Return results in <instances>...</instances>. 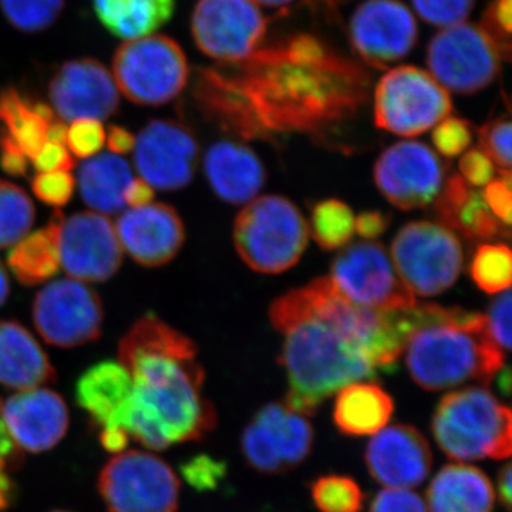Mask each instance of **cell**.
I'll use <instances>...</instances> for the list:
<instances>
[{
  "label": "cell",
  "instance_id": "obj_1",
  "mask_svg": "<svg viewBox=\"0 0 512 512\" xmlns=\"http://www.w3.org/2000/svg\"><path fill=\"white\" fill-rule=\"evenodd\" d=\"M232 73L205 70L195 97L225 130L245 138L312 133L357 109L366 80L311 37L256 50Z\"/></svg>",
  "mask_w": 512,
  "mask_h": 512
},
{
  "label": "cell",
  "instance_id": "obj_2",
  "mask_svg": "<svg viewBox=\"0 0 512 512\" xmlns=\"http://www.w3.org/2000/svg\"><path fill=\"white\" fill-rule=\"evenodd\" d=\"M195 356V343L154 313L127 330L119 362L133 382L124 421L130 439L164 450L214 430L217 413L202 394L205 375Z\"/></svg>",
  "mask_w": 512,
  "mask_h": 512
},
{
  "label": "cell",
  "instance_id": "obj_3",
  "mask_svg": "<svg viewBox=\"0 0 512 512\" xmlns=\"http://www.w3.org/2000/svg\"><path fill=\"white\" fill-rule=\"evenodd\" d=\"M269 319L284 336L285 404L293 412L311 416L343 387L373 379L379 372L362 349L309 308L299 288L272 303Z\"/></svg>",
  "mask_w": 512,
  "mask_h": 512
},
{
  "label": "cell",
  "instance_id": "obj_4",
  "mask_svg": "<svg viewBox=\"0 0 512 512\" xmlns=\"http://www.w3.org/2000/svg\"><path fill=\"white\" fill-rule=\"evenodd\" d=\"M414 315L416 326L404 350L410 376L421 389L490 383L503 369L505 353L488 335L484 315L437 305H416Z\"/></svg>",
  "mask_w": 512,
  "mask_h": 512
},
{
  "label": "cell",
  "instance_id": "obj_5",
  "mask_svg": "<svg viewBox=\"0 0 512 512\" xmlns=\"http://www.w3.org/2000/svg\"><path fill=\"white\" fill-rule=\"evenodd\" d=\"M511 410L483 387L448 393L434 412L433 436L451 460L511 456Z\"/></svg>",
  "mask_w": 512,
  "mask_h": 512
},
{
  "label": "cell",
  "instance_id": "obj_6",
  "mask_svg": "<svg viewBox=\"0 0 512 512\" xmlns=\"http://www.w3.org/2000/svg\"><path fill=\"white\" fill-rule=\"evenodd\" d=\"M308 238L309 227L301 211L278 195L248 202L235 221L238 255L259 274H281L298 264Z\"/></svg>",
  "mask_w": 512,
  "mask_h": 512
},
{
  "label": "cell",
  "instance_id": "obj_7",
  "mask_svg": "<svg viewBox=\"0 0 512 512\" xmlns=\"http://www.w3.org/2000/svg\"><path fill=\"white\" fill-rule=\"evenodd\" d=\"M188 73L187 57L167 36L127 40L113 60L117 89L140 106H163L174 100L187 86Z\"/></svg>",
  "mask_w": 512,
  "mask_h": 512
},
{
  "label": "cell",
  "instance_id": "obj_8",
  "mask_svg": "<svg viewBox=\"0 0 512 512\" xmlns=\"http://www.w3.org/2000/svg\"><path fill=\"white\" fill-rule=\"evenodd\" d=\"M394 268L413 295L436 296L451 288L463 271L460 239L436 222L404 225L392 244Z\"/></svg>",
  "mask_w": 512,
  "mask_h": 512
},
{
  "label": "cell",
  "instance_id": "obj_9",
  "mask_svg": "<svg viewBox=\"0 0 512 512\" xmlns=\"http://www.w3.org/2000/svg\"><path fill=\"white\" fill-rule=\"evenodd\" d=\"M99 493L109 512H177L180 480L160 457L130 450L107 461Z\"/></svg>",
  "mask_w": 512,
  "mask_h": 512
},
{
  "label": "cell",
  "instance_id": "obj_10",
  "mask_svg": "<svg viewBox=\"0 0 512 512\" xmlns=\"http://www.w3.org/2000/svg\"><path fill=\"white\" fill-rule=\"evenodd\" d=\"M451 109L447 90L414 66L390 70L376 87L377 127L397 136H420L447 119Z\"/></svg>",
  "mask_w": 512,
  "mask_h": 512
},
{
  "label": "cell",
  "instance_id": "obj_11",
  "mask_svg": "<svg viewBox=\"0 0 512 512\" xmlns=\"http://www.w3.org/2000/svg\"><path fill=\"white\" fill-rule=\"evenodd\" d=\"M329 279L350 302L372 311L403 312L416 306L392 258L377 242H356L343 249L333 261Z\"/></svg>",
  "mask_w": 512,
  "mask_h": 512
},
{
  "label": "cell",
  "instance_id": "obj_12",
  "mask_svg": "<svg viewBox=\"0 0 512 512\" xmlns=\"http://www.w3.org/2000/svg\"><path fill=\"white\" fill-rule=\"evenodd\" d=\"M37 333L57 348H77L100 338L104 308L99 293L73 278L50 282L33 302Z\"/></svg>",
  "mask_w": 512,
  "mask_h": 512
},
{
  "label": "cell",
  "instance_id": "obj_13",
  "mask_svg": "<svg viewBox=\"0 0 512 512\" xmlns=\"http://www.w3.org/2000/svg\"><path fill=\"white\" fill-rule=\"evenodd\" d=\"M500 50L481 26L460 23L441 30L427 50L431 76L451 92L471 94L493 83Z\"/></svg>",
  "mask_w": 512,
  "mask_h": 512
},
{
  "label": "cell",
  "instance_id": "obj_14",
  "mask_svg": "<svg viewBox=\"0 0 512 512\" xmlns=\"http://www.w3.org/2000/svg\"><path fill=\"white\" fill-rule=\"evenodd\" d=\"M313 437L308 417L285 403H269L245 427L241 450L249 467L259 473L282 474L309 457Z\"/></svg>",
  "mask_w": 512,
  "mask_h": 512
},
{
  "label": "cell",
  "instance_id": "obj_15",
  "mask_svg": "<svg viewBox=\"0 0 512 512\" xmlns=\"http://www.w3.org/2000/svg\"><path fill=\"white\" fill-rule=\"evenodd\" d=\"M266 26L264 13L254 0H200L191 28L202 53L235 64L254 55Z\"/></svg>",
  "mask_w": 512,
  "mask_h": 512
},
{
  "label": "cell",
  "instance_id": "obj_16",
  "mask_svg": "<svg viewBox=\"0 0 512 512\" xmlns=\"http://www.w3.org/2000/svg\"><path fill=\"white\" fill-rule=\"evenodd\" d=\"M123 252L116 225L107 215L77 212L60 222V266L76 281H109L123 264Z\"/></svg>",
  "mask_w": 512,
  "mask_h": 512
},
{
  "label": "cell",
  "instance_id": "obj_17",
  "mask_svg": "<svg viewBox=\"0 0 512 512\" xmlns=\"http://www.w3.org/2000/svg\"><path fill=\"white\" fill-rule=\"evenodd\" d=\"M446 167L426 144L403 141L387 148L375 165L384 198L403 211L427 207L439 197Z\"/></svg>",
  "mask_w": 512,
  "mask_h": 512
},
{
  "label": "cell",
  "instance_id": "obj_18",
  "mask_svg": "<svg viewBox=\"0 0 512 512\" xmlns=\"http://www.w3.org/2000/svg\"><path fill=\"white\" fill-rule=\"evenodd\" d=\"M134 164L141 178L157 190H181L197 170L200 146L183 124L153 120L136 137Z\"/></svg>",
  "mask_w": 512,
  "mask_h": 512
},
{
  "label": "cell",
  "instance_id": "obj_19",
  "mask_svg": "<svg viewBox=\"0 0 512 512\" xmlns=\"http://www.w3.org/2000/svg\"><path fill=\"white\" fill-rule=\"evenodd\" d=\"M49 99L63 121L107 120L117 113L120 92L114 77L93 59L64 63L49 84Z\"/></svg>",
  "mask_w": 512,
  "mask_h": 512
},
{
  "label": "cell",
  "instance_id": "obj_20",
  "mask_svg": "<svg viewBox=\"0 0 512 512\" xmlns=\"http://www.w3.org/2000/svg\"><path fill=\"white\" fill-rule=\"evenodd\" d=\"M131 390L130 373L114 360H104L89 367L77 380V404L100 430L101 444L110 453H123L130 440L124 431V421Z\"/></svg>",
  "mask_w": 512,
  "mask_h": 512
},
{
  "label": "cell",
  "instance_id": "obj_21",
  "mask_svg": "<svg viewBox=\"0 0 512 512\" xmlns=\"http://www.w3.org/2000/svg\"><path fill=\"white\" fill-rule=\"evenodd\" d=\"M350 40L367 63L386 67L409 55L416 45V19L399 0H369L353 15Z\"/></svg>",
  "mask_w": 512,
  "mask_h": 512
},
{
  "label": "cell",
  "instance_id": "obj_22",
  "mask_svg": "<svg viewBox=\"0 0 512 512\" xmlns=\"http://www.w3.org/2000/svg\"><path fill=\"white\" fill-rule=\"evenodd\" d=\"M0 419L16 446L43 453L62 441L69 429V410L53 390H20L0 403Z\"/></svg>",
  "mask_w": 512,
  "mask_h": 512
},
{
  "label": "cell",
  "instance_id": "obj_23",
  "mask_svg": "<svg viewBox=\"0 0 512 512\" xmlns=\"http://www.w3.org/2000/svg\"><path fill=\"white\" fill-rule=\"evenodd\" d=\"M433 454L429 441L407 424L384 427L366 450V466L377 483L409 490L429 477Z\"/></svg>",
  "mask_w": 512,
  "mask_h": 512
},
{
  "label": "cell",
  "instance_id": "obj_24",
  "mask_svg": "<svg viewBox=\"0 0 512 512\" xmlns=\"http://www.w3.org/2000/svg\"><path fill=\"white\" fill-rule=\"evenodd\" d=\"M116 231L123 251L148 268L173 261L185 242L180 215L163 202L124 211L117 220Z\"/></svg>",
  "mask_w": 512,
  "mask_h": 512
},
{
  "label": "cell",
  "instance_id": "obj_25",
  "mask_svg": "<svg viewBox=\"0 0 512 512\" xmlns=\"http://www.w3.org/2000/svg\"><path fill=\"white\" fill-rule=\"evenodd\" d=\"M204 165L212 190L229 204H248L264 187V165L254 151L234 141L212 144Z\"/></svg>",
  "mask_w": 512,
  "mask_h": 512
},
{
  "label": "cell",
  "instance_id": "obj_26",
  "mask_svg": "<svg viewBox=\"0 0 512 512\" xmlns=\"http://www.w3.org/2000/svg\"><path fill=\"white\" fill-rule=\"evenodd\" d=\"M55 380V367L35 336L16 320L0 319V384L28 390Z\"/></svg>",
  "mask_w": 512,
  "mask_h": 512
},
{
  "label": "cell",
  "instance_id": "obj_27",
  "mask_svg": "<svg viewBox=\"0 0 512 512\" xmlns=\"http://www.w3.org/2000/svg\"><path fill=\"white\" fill-rule=\"evenodd\" d=\"M494 485L480 468L450 464L441 468L427 488L430 512H493Z\"/></svg>",
  "mask_w": 512,
  "mask_h": 512
},
{
  "label": "cell",
  "instance_id": "obj_28",
  "mask_svg": "<svg viewBox=\"0 0 512 512\" xmlns=\"http://www.w3.org/2000/svg\"><path fill=\"white\" fill-rule=\"evenodd\" d=\"M441 225L470 239H491L505 228L484 200L483 192L468 185L460 175H451L436 198ZM508 229V228H505Z\"/></svg>",
  "mask_w": 512,
  "mask_h": 512
},
{
  "label": "cell",
  "instance_id": "obj_29",
  "mask_svg": "<svg viewBox=\"0 0 512 512\" xmlns=\"http://www.w3.org/2000/svg\"><path fill=\"white\" fill-rule=\"evenodd\" d=\"M393 410L392 397L379 384L356 382L338 392L333 420L346 436H375L387 426Z\"/></svg>",
  "mask_w": 512,
  "mask_h": 512
},
{
  "label": "cell",
  "instance_id": "obj_30",
  "mask_svg": "<svg viewBox=\"0 0 512 512\" xmlns=\"http://www.w3.org/2000/svg\"><path fill=\"white\" fill-rule=\"evenodd\" d=\"M131 180L130 164L121 156L107 153L84 161L77 184L84 204L99 214L114 215L124 208V192Z\"/></svg>",
  "mask_w": 512,
  "mask_h": 512
},
{
  "label": "cell",
  "instance_id": "obj_31",
  "mask_svg": "<svg viewBox=\"0 0 512 512\" xmlns=\"http://www.w3.org/2000/svg\"><path fill=\"white\" fill-rule=\"evenodd\" d=\"M62 220V212L56 211L46 227L29 232L10 249L8 266L20 284H46L59 271V232Z\"/></svg>",
  "mask_w": 512,
  "mask_h": 512
},
{
  "label": "cell",
  "instance_id": "obj_32",
  "mask_svg": "<svg viewBox=\"0 0 512 512\" xmlns=\"http://www.w3.org/2000/svg\"><path fill=\"white\" fill-rule=\"evenodd\" d=\"M100 22L121 39L153 35L173 16L175 0H93Z\"/></svg>",
  "mask_w": 512,
  "mask_h": 512
},
{
  "label": "cell",
  "instance_id": "obj_33",
  "mask_svg": "<svg viewBox=\"0 0 512 512\" xmlns=\"http://www.w3.org/2000/svg\"><path fill=\"white\" fill-rule=\"evenodd\" d=\"M56 119L52 107L28 99L13 87L0 93V121L5 124L3 130L29 160L46 143L47 130Z\"/></svg>",
  "mask_w": 512,
  "mask_h": 512
},
{
  "label": "cell",
  "instance_id": "obj_34",
  "mask_svg": "<svg viewBox=\"0 0 512 512\" xmlns=\"http://www.w3.org/2000/svg\"><path fill=\"white\" fill-rule=\"evenodd\" d=\"M35 220L36 208L28 192L0 178V249L26 237Z\"/></svg>",
  "mask_w": 512,
  "mask_h": 512
},
{
  "label": "cell",
  "instance_id": "obj_35",
  "mask_svg": "<svg viewBox=\"0 0 512 512\" xmlns=\"http://www.w3.org/2000/svg\"><path fill=\"white\" fill-rule=\"evenodd\" d=\"M355 220L349 205L339 200L316 204L312 212V237L326 251L345 247L355 234Z\"/></svg>",
  "mask_w": 512,
  "mask_h": 512
},
{
  "label": "cell",
  "instance_id": "obj_36",
  "mask_svg": "<svg viewBox=\"0 0 512 512\" xmlns=\"http://www.w3.org/2000/svg\"><path fill=\"white\" fill-rule=\"evenodd\" d=\"M471 278L481 291L501 293L510 289L511 249L505 244H483L477 248L470 266Z\"/></svg>",
  "mask_w": 512,
  "mask_h": 512
},
{
  "label": "cell",
  "instance_id": "obj_37",
  "mask_svg": "<svg viewBox=\"0 0 512 512\" xmlns=\"http://www.w3.org/2000/svg\"><path fill=\"white\" fill-rule=\"evenodd\" d=\"M313 504L320 512H360L363 494L355 480L346 476H323L311 484Z\"/></svg>",
  "mask_w": 512,
  "mask_h": 512
},
{
  "label": "cell",
  "instance_id": "obj_38",
  "mask_svg": "<svg viewBox=\"0 0 512 512\" xmlns=\"http://www.w3.org/2000/svg\"><path fill=\"white\" fill-rule=\"evenodd\" d=\"M3 13L15 28L39 32L49 28L62 12L64 0H0Z\"/></svg>",
  "mask_w": 512,
  "mask_h": 512
},
{
  "label": "cell",
  "instance_id": "obj_39",
  "mask_svg": "<svg viewBox=\"0 0 512 512\" xmlns=\"http://www.w3.org/2000/svg\"><path fill=\"white\" fill-rule=\"evenodd\" d=\"M104 144L106 130L99 120L79 119L67 126L66 147L74 158L89 160L100 154Z\"/></svg>",
  "mask_w": 512,
  "mask_h": 512
},
{
  "label": "cell",
  "instance_id": "obj_40",
  "mask_svg": "<svg viewBox=\"0 0 512 512\" xmlns=\"http://www.w3.org/2000/svg\"><path fill=\"white\" fill-rule=\"evenodd\" d=\"M417 13L440 28L460 25L470 15L474 0H412Z\"/></svg>",
  "mask_w": 512,
  "mask_h": 512
},
{
  "label": "cell",
  "instance_id": "obj_41",
  "mask_svg": "<svg viewBox=\"0 0 512 512\" xmlns=\"http://www.w3.org/2000/svg\"><path fill=\"white\" fill-rule=\"evenodd\" d=\"M35 197L49 207L60 208L72 201L76 180L70 171L37 173L32 181Z\"/></svg>",
  "mask_w": 512,
  "mask_h": 512
},
{
  "label": "cell",
  "instance_id": "obj_42",
  "mask_svg": "<svg viewBox=\"0 0 512 512\" xmlns=\"http://www.w3.org/2000/svg\"><path fill=\"white\" fill-rule=\"evenodd\" d=\"M481 150L501 170H511V121L500 117L480 130Z\"/></svg>",
  "mask_w": 512,
  "mask_h": 512
},
{
  "label": "cell",
  "instance_id": "obj_43",
  "mask_svg": "<svg viewBox=\"0 0 512 512\" xmlns=\"http://www.w3.org/2000/svg\"><path fill=\"white\" fill-rule=\"evenodd\" d=\"M473 131L466 120L444 119L433 131L434 147L441 156L454 158L463 154L470 147Z\"/></svg>",
  "mask_w": 512,
  "mask_h": 512
},
{
  "label": "cell",
  "instance_id": "obj_44",
  "mask_svg": "<svg viewBox=\"0 0 512 512\" xmlns=\"http://www.w3.org/2000/svg\"><path fill=\"white\" fill-rule=\"evenodd\" d=\"M185 480L198 491L217 490L221 481L227 477V466L211 456L192 457L181 467Z\"/></svg>",
  "mask_w": 512,
  "mask_h": 512
},
{
  "label": "cell",
  "instance_id": "obj_45",
  "mask_svg": "<svg viewBox=\"0 0 512 512\" xmlns=\"http://www.w3.org/2000/svg\"><path fill=\"white\" fill-rule=\"evenodd\" d=\"M512 0H494L485 13L484 32L493 39L501 55L511 52Z\"/></svg>",
  "mask_w": 512,
  "mask_h": 512
},
{
  "label": "cell",
  "instance_id": "obj_46",
  "mask_svg": "<svg viewBox=\"0 0 512 512\" xmlns=\"http://www.w3.org/2000/svg\"><path fill=\"white\" fill-rule=\"evenodd\" d=\"M485 318L488 335L505 355L511 349V291L501 292L491 303Z\"/></svg>",
  "mask_w": 512,
  "mask_h": 512
},
{
  "label": "cell",
  "instance_id": "obj_47",
  "mask_svg": "<svg viewBox=\"0 0 512 512\" xmlns=\"http://www.w3.org/2000/svg\"><path fill=\"white\" fill-rule=\"evenodd\" d=\"M511 170H501L500 175L485 185L483 195L488 208L505 228L511 225L512 208Z\"/></svg>",
  "mask_w": 512,
  "mask_h": 512
},
{
  "label": "cell",
  "instance_id": "obj_48",
  "mask_svg": "<svg viewBox=\"0 0 512 512\" xmlns=\"http://www.w3.org/2000/svg\"><path fill=\"white\" fill-rule=\"evenodd\" d=\"M369 512H430L423 498L413 491L389 488L380 491Z\"/></svg>",
  "mask_w": 512,
  "mask_h": 512
},
{
  "label": "cell",
  "instance_id": "obj_49",
  "mask_svg": "<svg viewBox=\"0 0 512 512\" xmlns=\"http://www.w3.org/2000/svg\"><path fill=\"white\" fill-rule=\"evenodd\" d=\"M460 177L471 187H485L494 180L495 167L481 148L467 151L460 160Z\"/></svg>",
  "mask_w": 512,
  "mask_h": 512
},
{
  "label": "cell",
  "instance_id": "obj_50",
  "mask_svg": "<svg viewBox=\"0 0 512 512\" xmlns=\"http://www.w3.org/2000/svg\"><path fill=\"white\" fill-rule=\"evenodd\" d=\"M30 161L39 173L70 171L76 165V158L72 156L69 148L64 144L52 143V141H46Z\"/></svg>",
  "mask_w": 512,
  "mask_h": 512
},
{
  "label": "cell",
  "instance_id": "obj_51",
  "mask_svg": "<svg viewBox=\"0 0 512 512\" xmlns=\"http://www.w3.org/2000/svg\"><path fill=\"white\" fill-rule=\"evenodd\" d=\"M29 157L5 130H0V168L10 177H26L29 173Z\"/></svg>",
  "mask_w": 512,
  "mask_h": 512
},
{
  "label": "cell",
  "instance_id": "obj_52",
  "mask_svg": "<svg viewBox=\"0 0 512 512\" xmlns=\"http://www.w3.org/2000/svg\"><path fill=\"white\" fill-rule=\"evenodd\" d=\"M390 217L380 211H367L355 220V231L365 239H376L389 228Z\"/></svg>",
  "mask_w": 512,
  "mask_h": 512
},
{
  "label": "cell",
  "instance_id": "obj_53",
  "mask_svg": "<svg viewBox=\"0 0 512 512\" xmlns=\"http://www.w3.org/2000/svg\"><path fill=\"white\" fill-rule=\"evenodd\" d=\"M154 188L143 178H133L124 192V205L130 208L146 207L153 204Z\"/></svg>",
  "mask_w": 512,
  "mask_h": 512
},
{
  "label": "cell",
  "instance_id": "obj_54",
  "mask_svg": "<svg viewBox=\"0 0 512 512\" xmlns=\"http://www.w3.org/2000/svg\"><path fill=\"white\" fill-rule=\"evenodd\" d=\"M106 143L111 153L116 154V156H124V154L131 153L134 150L136 136L127 128L111 126L109 133H106Z\"/></svg>",
  "mask_w": 512,
  "mask_h": 512
},
{
  "label": "cell",
  "instance_id": "obj_55",
  "mask_svg": "<svg viewBox=\"0 0 512 512\" xmlns=\"http://www.w3.org/2000/svg\"><path fill=\"white\" fill-rule=\"evenodd\" d=\"M511 481V466L510 464H505V466L501 468L500 474H498V495H500L501 504L504 505L507 511L511 510Z\"/></svg>",
  "mask_w": 512,
  "mask_h": 512
},
{
  "label": "cell",
  "instance_id": "obj_56",
  "mask_svg": "<svg viewBox=\"0 0 512 512\" xmlns=\"http://www.w3.org/2000/svg\"><path fill=\"white\" fill-rule=\"evenodd\" d=\"M10 293V281L5 265L0 262V306L8 301Z\"/></svg>",
  "mask_w": 512,
  "mask_h": 512
},
{
  "label": "cell",
  "instance_id": "obj_57",
  "mask_svg": "<svg viewBox=\"0 0 512 512\" xmlns=\"http://www.w3.org/2000/svg\"><path fill=\"white\" fill-rule=\"evenodd\" d=\"M256 2L264 3L266 6H285L295 2V0H256Z\"/></svg>",
  "mask_w": 512,
  "mask_h": 512
},
{
  "label": "cell",
  "instance_id": "obj_58",
  "mask_svg": "<svg viewBox=\"0 0 512 512\" xmlns=\"http://www.w3.org/2000/svg\"><path fill=\"white\" fill-rule=\"evenodd\" d=\"M53 512H67V511H53Z\"/></svg>",
  "mask_w": 512,
  "mask_h": 512
}]
</instances>
